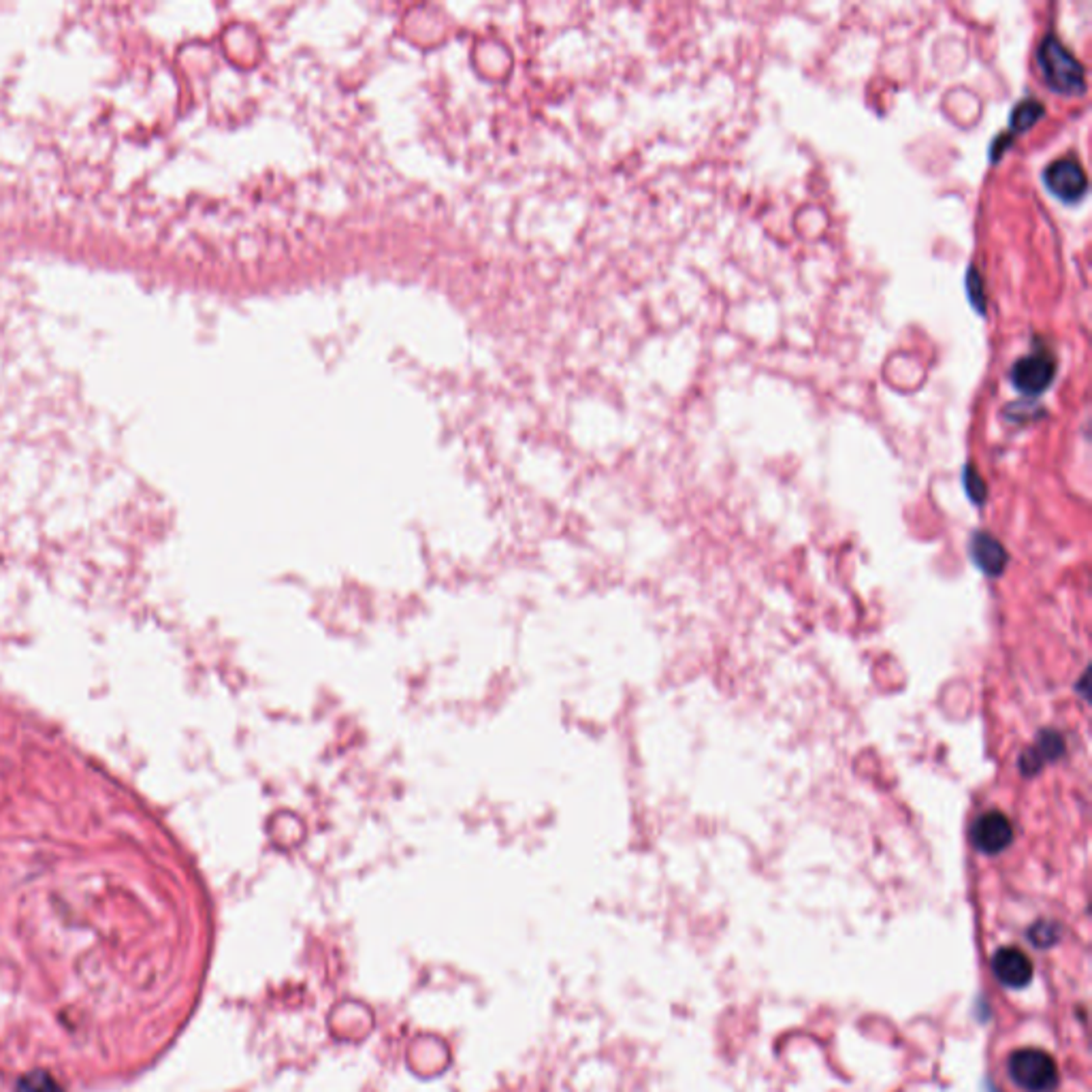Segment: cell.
Masks as SVG:
<instances>
[{
	"mask_svg": "<svg viewBox=\"0 0 1092 1092\" xmlns=\"http://www.w3.org/2000/svg\"><path fill=\"white\" fill-rule=\"evenodd\" d=\"M1039 73L1052 93L1079 96L1086 93V73L1079 60L1060 43L1056 35H1046L1037 49Z\"/></svg>",
	"mask_w": 1092,
	"mask_h": 1092,
	"instance_id": "1",
	"label": "cell"
},
{
	"mask_svg": "<svg viewBox=\"0 0 1092 1092\" xmlns=\"http://www.w3.org/2000/svg\"><path fill=\"white\" fill-rule=\"evenodd\" d=\"M1011 1081L1025 1092H1052L1058 1084V1065L1046 1050L1020 1048L1007 1058Z\"/></svg>",
	"mask_w": 1092,
	"mask_h": 1092,
	"instance_id": "2",
	"label": "cell"
},
{
	"mask_svg": "<svg viewBox=\"0 0 1092 1092\" xmlns=\"http://www.w3.org/2000/svg\"><path fill=\"white\" fill-rule=\"evenodd\" d=\"M1058 369L1056 355L1052 348L1037 339L1033 350L1028 355L1020 357L1014 365H1011L1009 380L1025 397H1039L1046 393L1050 385L1054 383Z\"/></svg>",
	"mask_w": 1092,
	"mask_h": 1092,
	"instance_id": "3",
	"label": "cell"
},
{
	"mask_svg": "<svg viewBox=\"0 0 1092 1092\" xmlns=\"http://www.w3.org/2000/svg\"><path fill=\"white\" fill-rule=\"evenodd\" d=\"M1044 184L1052 195L1060 199V201L1074 205L1084 199L1088 190V177L1078 158L1065 156L1046 167Z\"/></svg>",
	"mask_w": 1092,
	"mask_h": 1092,
	"instance_id": "4",
	"label": "cell"
},
{
	"mask_svg": "<svg viewBox=\"0 0 1092 1092\" xmlns=\"http://www.w3.org/2000/svg\"><path fill=\"white\" fill-rule=\"evenodd\" d=\"M971 839H973V845L981 854L995 856L1011 845V840H1014V826H1011L1007 815L999 813V811H988V813L975 819Z\"/></svg>",
	"mask_w": 1092,
	"mask_h": 1092,
	"instance_id": "5",
	"label": "cell"
},
{
	"mask_svg": "<svg viewBox=\"0 0 1092 1092\" xmlns=\"http://www.w3.org/2000/svg\"><path fill=\"white\" fill-rule=\"evenodd\" d=\"M992 973H995L1000 986H1005L1009 990H1022L1033 981L1035 967L1033 960H1030L1022 949L1000 947L997 954L992 956Z\"/></svg>",
	"mask_w": 1092,
	"mask_h": 1092,
	"instance_id": "6",
	"label": "cell"
},
{
	"mask_svg": "<svg viewBox=\"0 0 1092 1092\" xmlns=\"http://www.w3.org/2000/svg\"><path fill=\"white\" fill-rule=\"evenodd\" d=\"M971 555H973L975 564L988 576H999L1007 566V553L1003 545L984 532H977L973 540H971Z\"/></svg>",
	"mask_w": 1092,
	"mask_h": 1092,
	"instance_id": "7",
	"label": "cell"
},
{
	"mask_svg": "<svg viewBox=\"0 0 1092 1092\" xmlns=\"http://www.w3.org/2000/svg\"><path fill=\"white\" fill-rule=\"evenodd\" d=\"M1065 751V740L1058 732H1044L1039 736V743L1028 749L1026 754H1022L1020 758V770L1025 775H1035L1037 770L1044 766V762H1054L1060 756H1063Z\"/></svg>",
	"mask_w": 1092,
	"mask_h": 1092,
	"instance_id": "8",
	"label": "cell"
},
{
	"mask_svg": "<svg viewBox=\"0 0 1092 1092\" xmlns=\"http://www.w3.org/2000/svg\"><path fill=\"white\" fill-rule=\"evenodd\" d=\"M1046 116V107L1037 98H1025V101H1020L1014 109H1011V116H1009V137L1016 139V135L1020 133H1026V130L1033 128L1041 118Z\"/></svg>",
	"mask_w": 1092,
	"mask_h": 1092,
	"instance_id": "9",
	"label": "cell"
},
{
	"mask_svg": "<svg viewBox=\"0 0 1092 1092\" xmlns=\"http://www.w3.org/2000/svg\"><path fill=\"white\" fill-rule=\"evenodd\" d=\"M967 293H969V302L973 306L979 314H984L986 309V295H984V280H981L979 272L975 267H969V274H967Z\"/></svg>",
	"mask_w": 1092,
	"mask_h": 1092,
	"instance_id": "10",
	"label": "cell"
},
{
	"mask_svg": "<svg viewBox=\"0 0 1092 1092\" xmlns=\"http://www.w3.org/2000/svg\"><path fill=\"white\" fill-rule=\"evenodd\" d=\"M17 1092H63L47 1074H30L19 1081Z\"/></svg>",
	"mask_w": 1092,
	"mask_h": 1092,
	"instance_id": "11",
	"label": "cell"
},
{
	"mask_svg": "<svg viewBox=\"0 0 1092 1092\" xmlns=\"http://www.w3.org/2000/svg\"><path fill=\"white\" fill-rule=\"evenodd\" d=\"M965 487H967L969 497L973 499V502H977V504L984 502V497H986V485H984V480L979 478V474L975 472V467L967 466V469H965Z\"/></svg>",
	"mask_w": 1092,
	"mask_h": 1092,
	"instance_id": "12",
	"label": "cell"
},
{
	"mask_svg": "<svg viewBox=\"0 0 1092 1092\" xmlns=\"http://www.w3.org/2000/svg\"><path fill=\"white\" fill-rule=\"evenodd\" d=\"M1033 933H1035L1033 941L1037 946H1052L1058 939V928L1054 924H1050V921H1041Z\"/></svg>",
	"mask_w": 1092,
	"mask_h": 1092,
	"instance_id": "13",
	"label": "cell"
}]
</instances>
